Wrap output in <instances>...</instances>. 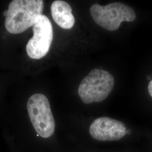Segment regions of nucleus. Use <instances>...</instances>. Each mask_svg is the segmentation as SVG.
<instances>
[{
	"label": "nucleus",
	"mask_w": 152,
	"mask_h": 152,
	"mask_svg": "<svg viewBox=\"0 0 152 152\" xmlns=\"http://www.w3.org/2000/svg\"><path fill=\"white\" fill-rule=\"evenodd\" d=\"M7 10H5V11L3 12V15L5 16V17L7 15Z\"/></svg>",
	"instance_id": "9"
},
{
	"label": "nucleus",
	"mask_w": 152,
	"mask_h": 152,
	"mask_svg": "<svg viewBox=\"0 0 152 152\" xmlns=\"http://www.w3.org/2000/svg\"><path fill=\"white\" fill-rule=\"evenodd\" d=\"M72 11L71 6L64 1H55L51 6L53 20L60 27L64 29H69L75 24V19Z\"/></svg>",
	"instance_id": "7"
},
{
	"label": "nucleus",
	"mask_w": 152,
	"mask_h": 152,
	"mask_svg": "<svg viewBox=\"0 0 152 152\" xmlns=\"http://www.w3.org/2000/svg\"><path fill=\"white\" fill-rule=\"evenodd\" d=\"M89 132L94 139L99 141H117L127 133L125 124L120 121L102 117L93 121Z\"/></svg>",
	"instance_id": "6"
},
{
	"label": "nucleus",
	"mask_w": 152,
	"mask_h": 152,
	"mask_svg": "<svg viewBox=\"0 0 152 152\" xmlns=\"http://www.w3.org/2000/svg\"><path fill=\"white\" fill-rule=\"evenodd\" d=\"M114 86V77L110 73L95 68L82 80L78 87V94L83 103H99L108 96Z\"/></svg>",
	"instance_id": "2"
},
{
	"label": "nucleus",
	"mask_w": 152,
	"mask_h": 152,
	"mask_svg": "<svg viewBox=\"0 0 152 152\" xmlns=\"http://www.w3.org/2000/svg\"><path fill=\"white\" fill-rule=\"evenodd\" d=\"M90 11L94 22L109 31L117 30L122 22H134L136 17L134 10L122 2H112L105 6L95 4Z\"/></svg>",
	"instance_id": "3"
},
{
	"label": "nucleus",
	"mask_w": 152,
	"mask_h": 152,
	"mask_svg": "<svg viewBox=\"0 0 152 152\" xmlns=\"http://www.w3.org/2000/svg\"><path fill=\"white\" fill-rule=\"evenodd\" d=\"M147 79H148V80H150V79H151V77L149 76H147Z\"/></svg>",
	"instance_id": "10"
},
{
	"label": "nucleus",
	"mask_w": 152,
	"mask_h": 152,
	"mask_svg": "<svg viewBox=\"0 0 152 152\" xmlns=\"http://www.w3.org/2000/svg\"><path fill=\"white\" fill-rule=\"evenodd\" d=\"M33 36L26 45V51L29 58L39 59L49 52L53 38L52 24L45 15L38 17L33 26Z\"/></svg>",
	"instance_id": "5"
},
{
	"label": "nucleus",
	"mask_w": 152,
	"mask_h": 152,
	"mask_svg": "<svg viewBox=\"0 0 152 152\" xmlns=\"http://www.w3.org/2000/svg\"><path fill=\"white\" fill-rule=\"evenodd\" d=\"M28 113L39 136L49 138L54 133L55 123L48 98L42 94L32 95L28 100Z\"/></svg>",
	"instance_id": "4"
},
{
	"label": "nucleus",
	"mask_w": 152,
	"mask_h": 152,
	"mask_svg": "<svg viewBox=\"0 0 152 152\" xmlns=\"http://www.w3.org/2000/svg\"><path fill=\"white\" fill-rule=\"evenodd\" d=\"M44 10L42 0H13L10 3L5 26L11 34L24 32L33 27Z\"/></svg>",
	"instance_id": "1"
},
{
	"label": "nucleus",
	"mask_w": 152,
	"mask_h": 152,
	"mask_svg": "<svg viewBox=\"0 0 152 152\" xmlns=\"http://www.w3.org/2000/svg\"><path fill=\"white\" fill-rule=\"evenodd\" d=\"M148 92H149V95L152 98V80L149 83V85L148 86Z\"/></svg>",
	"instance_id": "8"
}]
</instances>
